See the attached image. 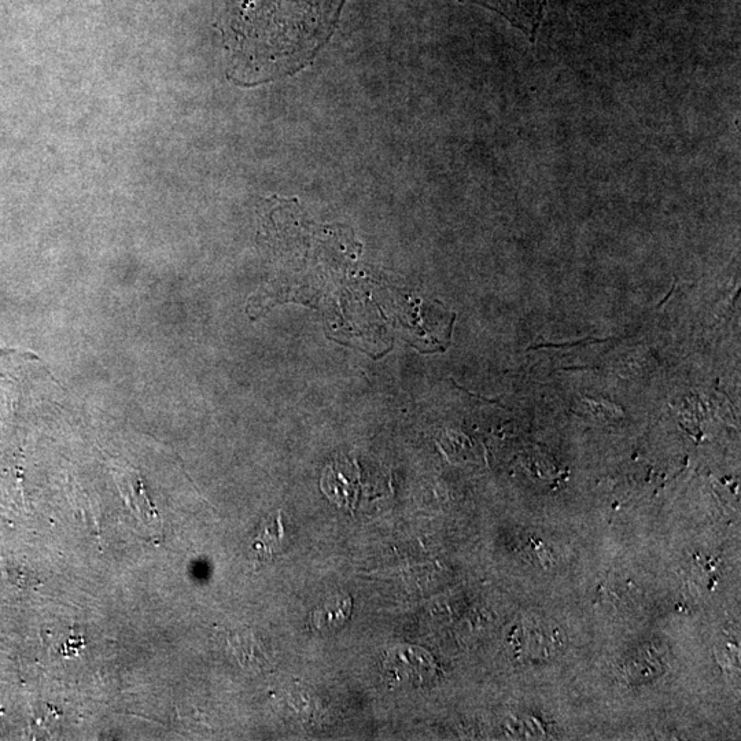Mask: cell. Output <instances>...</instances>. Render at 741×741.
I'll return each mask as SVG.
<instances>
[{"instance_id":"obj_4","label":"cell","mask_w":741,"mask_h":741,"mask_svg":"<svg viewBox=\"0 0 741 741\" xmlns=\"http://www.w3.org/2000/svg\"><path fill=\"white\" fill-rule=\"evenodd\" d=\"M227 644L239 665L245 669L261 670L269 666L267 647L253 630H237L228 634Z\"/></svg>"},{"instance_id":"obj_3","label":"cell","mask_w":741,"mask_h":741,"mask_svg":"<svg viewBox=\"0 0 741 741\" xmlns=\"http://www.w3.org/2000/svg\"><path fill=\"white\" fill-rule=\"evenodd\" d=\"M286 540V526L282 514L278 512L275 516H269L261 522L250 544L253 559L258 563L269 562L283 551Z\"/></svg>"},{"instance_id":"obj_2","label":"cell","mask_w":741,"mask_h":741,"mask_svg":"<svg viewBox=\"0 0 741 741\" xmlns=\"http://www.w3.org/2000/svg\"><path fill=\"white\" fill-rule=\"evenodd\" d=\"M474 2L499 11L516 28L522 29L532 42L536 39L537 29L543 20L547 5V0H474Z\"/></svg>"},{"instance_id":"obj_5","label":"cell","mask_w":741,"mask_h":741,"mask_svg":"<svg viewBox=\"0 0 741 741\" xmlns=\"http://www.w3.org/2000/svg\"><path fill=\"white\" fill-rule=\"evenodd\" d=\"M353 602L349 596H334L313 611L309 625L316 633H334L344 628L352 615Z\"/></svg>"},{"instance_id":"obj_1","label":"cell","mask_w":741,"mask_h":741,"mask_svg":"<svg viewBox=\"0 0 741 741\" xmlns=\"http://www.w3.org/2000/svg\"><path fill=\"white\" fill-rule=\"evenodd\" d=\"M383 669L393 687H419L435 676L429 652L412 645H396L387 652Z\"/></svg>"}]
</instances>
